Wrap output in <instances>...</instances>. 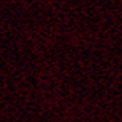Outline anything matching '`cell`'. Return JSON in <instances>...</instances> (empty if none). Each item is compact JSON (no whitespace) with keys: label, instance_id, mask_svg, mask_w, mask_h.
Listing matches in <instances>:
<instances>
[]
</instances>
